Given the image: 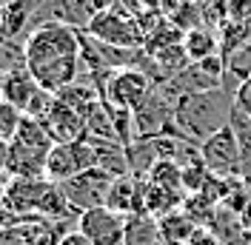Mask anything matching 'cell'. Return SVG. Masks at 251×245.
Segmentation results:
<instances>
[{
  "instance_id": "1",
  "label": "cell",
  "mask_w": 251,
  "mask_h": 245,
  "mask_svg": "<svg viewBox=\"0 0 251 245\" xmlns=\"http://www.w3.org/2000/svg\"><path fill=\"white\" fill-rule=\"evenodd\" d=\"M23 46H26V69L46 92L57 94L77 80L83 43L80 31L72 29L69 23L49 20L29 31Z\"/></svg>"
},
{
  "instance_id": "2",
  "label": "cell",
  "mask_w": 251,
  "mask_h": 245,
  "mask_svg": "<svg viewBox=\"0 0 251 245\" xmlns=\"http://www.w3.org/2000/svg\"><path fill=\"white\" fill-rule=\"evenodd\" d=\"M0 205L15 220H66L77 214L63 194V185L49 177H9L0 191Z\"/></svg>"
},
{
  "instance_id": "3",
  "label": "cell",
  "mask_w": 251,
  "mask_h": 245,
  "mask_svg": "<svg viewBox=\"0 0 251 245\" xmlns=\"http://www.w3.org/2000/svg\"><path fill=\"white\" fill-rule=\"evenodd\" d=\"M237 103V94L228 89H211V92L186 94L174 103V128L180 137L191 143H205L211 134L228 125L231 108Z\"/></svg>"
},
{
  "instance_id": "4",
  "label": "cell",
  "mask_w": 251,
  "mask_h": 245,
  "mask_svg": "<svg viewBox=\"0 0 251 245\" xmlns=\"http://www.w3.org/2000/svg\"><path fill=\"white\" fill-rule=\"evenodd\" d=\"M51 146H54V140L49 137L46 125L23 114V122L17 128L15 140L9 143L3 171L9 177H46V157Z\"/></svg>"
},
{
  "instance_id": "5",
  "label": "cell",
  "mask_w": 251,
  "mask_h": 245,
  "mask_svg": "<svg viewBox=\"0 0 251 245\" xmlns=\"http://www.w3.org/2000/svg\"><path fill=\"white\" fill-rule=\"evenodd\" d=\"M89 37L109 43V46H123V49H140L146 46V31L134 20V15H128L123 6H109L100 9L92 17V23L86 26Z\"/></svg>"
},
{
  "instance_id": "6",
  "label": "cell",
  "mask_w": 251,
  "mask_h": 245,
  "mask_svg": "<svg viewBox=\"0 0 251 245\" xmlns=\"http://www.w3.org/2000/svg\"><path fill=\"white\" fill-rule=\"evenodd\" d=\"M154 89V80L146 74L143 69H117L111 72L109 80L103 83L100 97L109 108H123V111H134L149 92Z\"/></svg>"
},
{
  "instance_id": "7",
  "label": "cell",
  "mask_w": 251,
  "mask_h": 245,
  "mask_svg": "<svg viewBox=\"0 0 251 245\" xmlns=\"http://www.w3.org/2000/svg\"><path fill=\"white\" fill-rule=\"evenodd\" d=\"M94 169V151L89 140L80 143H54L46 157V177L51 183H69L80 171Z\"/></svg>"
},
{
  "instance_id": "8",
  "label": "cell",
  "mask_w": 251,
  "mask_h": 245,
  "mask_svg": "<svg viewBox=\"0 0 251 245\" xmlns=\"http://www.w3.org/2000/svg\"><path fill=\"white\" fill-rule=\"evenodd\" d=\"M111 183H114L111 174H106V171H100V169H86V171H80L77 177H72L69 183H63V194L69 199V205L77 214H83L89 208L106 205Z\"/></svg>"
},
{
  "instance_id": "9",
  "label": "cell",
  "mask_w": 251,
  "mask_h": 245,
  "mask_svg": "<svg viewBox=\"0 0 251 245\" xmlns=\"http://www.w3.org/2000/svg\"><path fill=\"white\" fill-rule=\"evenodd\" d=\"M200 157H203L205 169L217 177H243L240 169V151H237V140L231 125L220 128L217 134L200 143Z\"/></svg>"
},
{
  "instance_id": "10",
  "label": "cell",
  "mask_w": 251,
  "mask_h": 245,
  "mask_svg": "<svg viewBox=\"0 0 251 245\" xmlns=\"http://www.w3.org/2000/svg\"><path fill=\"white\" fill-rule=\"evenodd\" d=\"M126 220L128 217L100 205V208H89V211L77 214V231L86 234L94 245H123Z\"/></svg>"
},
{
  "instance_id": "11",
  "label": "cell",
  "mask_w": 251,
  "mask_h": 245,
  "mask_svg": "<svg viewBox=\"0 0 251 245\" xmlns=\"http://www.w3.org/2000/svg\"><path fill=\"white\" fill-rule=\"evenodd\" d=\"M40 122L46 125L49 137L54 143H80V140H86V114L66 106L63 100H54V106L49 108V114Z\"/></svg>"
},
{
  "instance_id": "12",
  "label": "cell",
  "mask_w": 251,
  "mask_h": 245,
  "mask_svg": "<svg viewBox=\"0 0 251 245\" xmlns=\"http://www.w3.org/2000/svg\"><path fill=\"white\" fill-rule=\"evenodd\" d=\"M40 89H43V86L31 77V72L26 66H20V69H15V72H9V74L0 77V94H3V100L12 103V106H15L17 111H23V114H26V108L31 106V100L37 97Z\"/></svg>"
},
{
  "instance_id": "13",
  "label": "cell",
  "mask_w": 251,
  "mask_h": 245,
  "mask_svg": "<svg viewBox=\"0 0 251 245\" xmlns=\"http://www.w3.org/2000/svg\"><path fill=\"white\" fill-rule=\"evenodd\" d=\"M106 208L117 211L123 217L143 214V197H140V177L126 174V177H114L106 197Z\"/></svg>"
},
{
  "instance_id": "14",
  "label": "cell",
  "mask_w": 251,
  "mask_h": 245,
  "mask_svg": "<svg viewBox=\"0 0 251 245\" xmlns=\"http://www.w3.org/2000/svg\"><path fill=\"white\" fill-rule=\"evenodd\" d=\"M228 125L234 131L237 140V151H240V169H243V177L251 180V114L246 108L234 103L231 108V117H228Z\"/></svg>"
},
{
  "instance_id": "15",
  "label": "cell",
  "mask_w": 251,
  "mask_h": 245,
  "mask_svg": "<svg viewBox=\"0 0 251 245\" xmlns=\"http://www.w3.org/2000/svg\"><path fill=\"white\" fill-rule=\"evenodd\" d=\"M123 245H166L160 234V222L151 214H131L126 220V240Z\"/></svg>"
},
{
  "instance_id": "16",
  "label": "cell",
  "mask_w": 251,
  "mask_h": 245,
  "mask_svg": "<svg viewBox=\"0 0 251 245\" xmlns=\"http://www.w3.org/2000/svg\"><path fill=\"white\" fill-rule=\"evenodd\" d=\"M183 49H186V54L191 63L208 60V57L220 54V37H217V31H208L205 26H197V29L186 31Z\"/></svg>"
},
{
  "instance_id": "17",
  "label": "cell",
  "mask_w": 251,
  "mask_h": 245,
  "mask_svg": "<svg viewBox=\"0 0 251 245\" xmlns=\"http://www.w3.org/2000/svg\"><path fill=\"white\" fill-rule=\"evenodd\" d=\"M126 157H128V169L134 177H149V171L160 163L154 137H137L134 143L126 146Z\"/></svg>"
},
{
  "instance_id": "18",
  "label": "cell",
  "mask_w": 251,
  "mask_h": 245,
  "mask_svg": "<svg viewBox=\"0 0 251 245\" xmlns=\"http://www.w3.org/2000/svg\"><path fill=\"white\" fill-rule=\"evenodd\" d=\"M157 222H160L163 240H166V243H177V245L191 243V237H194V231H197V225L191 222V217H188L183 208H177V211H172V214L160 217Z\"/></svg>"
},
{
  "instance_id": "19",
  "label": "cell",
  "mask_w": 251,
  "mask_h": 245,
  "mask_svg": "<svg viewBox=\"0 0 251 245\" xmlns=\"http://www.w3.org/2000/svg\"><path fill=\"white\" fill-rule=\"evenodd\" d=\"M0 245H31V220L3 222L0 225Z\"/></svg>"
},
{
  "instance_id": "20",
  "label": "cell",
  "mask_w": 251,
  "mask_h": 245,
  "mask_svg": "<svg viewBox=\"0 0 251 245\" xmlns=\"http://www.w3.org/2000/svg\"><path fill=\"white\" fill-rule=\"evenodd\" d=\"M20 122H23V111H17L12 103L0 100V140L3 143H12L15 140Z\"/></svg>"
},
{
  "instance_id": "21",
  "label": "cell",
  "mask_w": 251,
  "mask_h": 245,
  "mask_svg": "<svg viewBox=\"0 0 251 245\" xmlns=\"http://www.w3.org/2000/svg\"><path fill=\"white\" fill-rule=\"evenodd\" d=\"M188 245H226V243H223V240H220L211 228H197Z\"/></svg>"
},
{
  "instance_id": "22",
  "label": "cell",
  "mask_w": 251,
  "mask_h": 245,
  "mask_svg": "<svg viewBox=\"0 0 251 245\" xmlns=\"http://www.w3.org/2000/svg\"><path fill=\"white\" fill-rule=\"evenodd\" d=\"M57 245H94V243L89 240V237H86V234H80V231L75 228V231H66V234L60 237V243H57Z\"/></svg>"
},
{
  "instance_id": "23",
  "label": "cell",
  "mask_w": 251,
  "mask_h": 245,
  "mask_svg": "<svg viewBox=\"0 0 251 245\" xmlns=\"http://www.w3.org/2000/svg\"><path fill=\"white\" fill-rule=\"evenodd\" d=\"M240 222H243V228L251 234V202L246 205V208H243V211H240Z\"/></svg>"
},
{
  "instance_id": "24",
  "label": "cell",
  "mask_w": 251,
  "mask_h": 245,
  "mask_svg": "<svg viewBox=\"0 0 251 245\" xmlns=\"http://www.w3.org/2000/svg\"><path fill=\"white\" fill-rule=\"evenodd\" d=\"M166 245H177V243H166ZM186 245H188V243H186Z\"/></svg>"
},
{
  "instance_id": "25",
  "label": "cell",
  "mask_w": 251,
  "mask_h": 245,
  "mask_svg": "<svg viewBox=\"0 0 251 245\" xmlns=\"http://www.w3.org/2000/svg\"><path fill=\"white\" fill-rule=\"evenodd\" d=\"M0 100H3V94H0Z\"/></svg>"
},
{
  "instance_id": "26",
  "label": "cell",
  "mask_w": 251,
  "mask_h": 245,
  "mask_svg": "<svg viewBox=\"0 0 251 245\" xmlns=\"http://www.w3.org/2000/svg\"><path fill=\"white\" fill-rule=\"evenodd\" d=\"M0 40H3V37H0Z\"/></svg>"
}]
</instances>
